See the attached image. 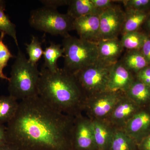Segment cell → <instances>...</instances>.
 Listing matches in <instances>:
<instances>
[{
  "mask_svg": "<svg viewBox=\"0 0 150 150\" xmlns=\"http://www.w3.org/2000/svg\"><path fill=\"white\" fill-rule=\"evenodd\" d=\"M67 14L74 19L90 14L100 15L102 11L96 8L91 0H69Z\"/></svg>",
  "mask_w": 150,
  "mask_h": 150,
  "instance_id": "obj_18",
  "label": "cell"
},
{
  "mask_svg": "<svg viewBox=\"0 0 150 150\" xmlns=\"http://www.w3.org/2000/svg\"><path fill=\"white\" fill-rule=\"evenodd\" d=\"M126 9L149 11L150 0H125L121 1Z\"/></svg>",
  "mask_w": 150,
  "mask_h": 150,
  "instance_id": "obj_27",
  "label": "cell"
},
{
  "mask_svg": "<svg viewBox=\"0 0 150 150\" xmlns=\"http://www.w3.org/2000/svg\"><path fill=\"white\" fill-rule=\"evenodd\" d=\"M94 139L98 150H109L115 129L107 120H91Z\"/></svg>",
  "mask_w": 150,
  "mask_h": 150,
  "instance_id": "obj_14",
  "label": "cell"
},
{
  "mask_svg": "<svg viewBox=\"0 0 150 150\" xmlns=\"http://www.w3.org/2000/svg\"><path fill=\"white\" fill-rule=\"evenodd\" d=\"M5 33L1 32L0 34V79L9 81L10 78L4 74V69L8 65V61L11 58H14L8 47L4 43V39Z\"/></svg>",
  "mask_w": 150,
  "mask_h": 150,
  "instance_id": "obj_25",
  "label": "cell"
},
{
  "mask_svg": "<svg viewBox=\"0 0 150 150\" xmlns=\"http://www.w3.org/2000/svg\"><path fill=\"white\" fill-rule=\"evenodd\" d=\"M26 51L28 54V61L33 65L38 64L37 63L43 55V50L42 48V42L38 38L32 35L30 43H25Z\"/></svg>",
  "mask_w": 150,
  "mask_h": 150,
  "instance_id": "obj_24",
  "label": "cell"
},
{
  "mask_svg": "<svg viewBox=\"0 0 150 150\" xmlns=\"http://www.w3.org/2000/svg\"><path fill=\"white\" fill-rule=\"evenodd\" d=\"M121 62L128 69L135 74L150 66L140 50L128 51Z\"/></svg>",
  "mask_w": 150,
  "mask_h": 150,
  "instance_id": "obj_21",
  "label": "cell"
},
{
  "mask_svg": "<svg viewBox=\"0 0 150 150\" xmlns=\"http://www.w3.org/2000/svg\"><path fill=\"white\" fill-rule=\"evenodd\" d=\"M91 1L96 7L102 11L114 6L113 3L115 1L111 0H91Z\"/></svg>",
  "mask_w": 150,
  "mask_h": 150,
  "instance_id": "obj_31",
  "label": "cell"
},
{
  "mask_svg": "<svg viewBox=\"0 0 150 150\" xmlns=\"http://www.w3.org/2000/svg\"><path fill=\"white\" fill-rule=\"evenodd\" d=\"M125 12L114 5L103 11L100 14V28L101 39L118 38L122 31Z\"/></svg>",
  "mask_w": 150,
  "mask_h": 150,
  "instance_id": "obj_9",
  "label": "cell"
},
{
  "mask_svg": "<svg viewBox=\"0 0 150 150\" xmlns=\"http://www.w3.org/2000/svg\"></svg>",
  "mask_w": 150,
  "mask_h": 150,
  "instance_id": "obj_38",
  "label": "cell"
},
{
  "mask_svg": "<svg viewBox=\"0 0 150 150\" xmlns=\"http://www.w3.org/2000/svg\"><path fill=\"white\" fill-rule=\"evenodd\" d=\"M18 48L17 55L11 67L8 91L9 95L22 100L38 96L40 71L38 64L30 63L24 53Z\"/></svg>",
  "mask_w": 150,
  "mask_h": 150,
  "instance_id": "obj_3",
  "label": "cell"
},
{
  "mask_svg": "<svg viewBox=\"0 0 150 150\" xmlns=\"http://www.w3.org/2000/svg\"><path fill=\"white\" fill-rule=\"evenodd\" d=\"M71 143V150H98L89 118L81 114L75 117Z\"/></svg>",
  "mask_w": 150,
  "mask_h": 150,
  "instance_id": "obj_8",
  "label": "cell"
},
{
  "mask_svg": "<svg viewBox=\"0 0 150 150\" xmlns=\"http://www.w3.org/2000/svg\"><path fill=\"white\" fill-rule=\"evenodd\" d=\"M124 93L140 107H146L149 105L150 87L136 79Z\"/></svg>",
  "mask_w": 150,
  "mask_h": 150,
  "instance_id": "obj_16",
  "label": "cell"
},
{
  "mask_svg": "<svg viewBox=\"0 0 150 150\" xmlns=\"http://www.w3.org/2000/svg\"><path fill=\"white\" fill-rule=\"evenodd\" d=\"M0 150H20L16 145L7 143L0 146Z\"/></svg>",
  "mask_w": 150,
  "mask_h": 150,
  "instance_id": "obj_34",
  "label": "cell"
},
{
  "mask_svg": "<svg viewBox=\"0 0 150 150\" xmlns=\"http://www.w3.org/2000/svg\"><path fill=\"white\" fill-rule=\"evenodd\" d=\"M74 118L57 110L38 95L23 100L6 126L8 143L20 150H71Z\"/></svg>",
  "mask_w": 150,
  "mask_h": 150,
  "instance_id": "obj_1",
  "label": "cell"
},
{
  "mask_svg": "<svg viewBox=\"0 0 150 150\" xmlns=\"http://www.w3.org/2000/svg\"><path fill=\"white\" fill-rule=\"evenodd\" d=\"M18 100L8 96H0V124L8 123L15 116L19 106Z\"/></svg>",
  "mask_w": 150,
  "mask_h": 150,
  "instance_id": "obj_19",
  "label": "cell"
},
{
  "mask_svg": "<svg viewBox=\"0 0 150 150\" xmlns=\"http://www.w3.org/2000/svg\"><path fill=\"white\" fill-rule=\"evenodd\" d=\"M5 10L4 9L0 8V31L12 38L18 48L16 25L12 22L8 16L5 13Z\"/></svg>",
  "mask_w": 150,
  "mask_h": 150,
  "instance_id": "obj_26",
  "label": "cell"
},
{
  "mask_svg": "<svg viewBox=\"0 0 150 150\" xmlns=\"http://www.w3.org/2000/svg\"><path fill=\"white\" fill-rule=\"evenodd\" d=\"M43 67L51 72H55L59 69L57 65L58 59L64 57V50L60 44L51 42L50 46L46 47L43 51Z\"/></svg>",
  "mask_w": 150,
  "mask_h": 150,
  "instance_id": "obj_20",
  "label": "cell"
},
{
  "mask_svg": "<svg viewBox=\"0 0 150 150\" xmlns=\"http://www.w3.org/2000/svg\"><path fill=\"white\" fill-rule=\"evenodd\" d=\"M98 61L75 74V77L86 97L107 90L111 67Z\"/></svg>",
  "mask_w": 150,
  "mask_h": 150,
  "instance_id": "obj_6",
  "label": "cell"
},
{
  "mask_svg": "<svg viewBox=\"0 0 150 150\" xmlns=\"http://www.w3.org/2000/svg\"><path fill=\"white\" fill-rule=\"evenodd\" d=\"M123 94V92L106 90L86 97L83 105L90 119L107 120Z\"/></svg>",
  "mask_w": 150,
  "mask_h": 150,
  "instance_id": "obj_7",
  "label": "cell"
},
{
  "mask_svg": "<svg viewBox=\"0 0 150 150\" xmlns=\"http://www.w3.org/2000/svg\"><path fill=\"white\" fill-rule=\"evenodd\" d=\"M100 15L90 14L74 20L73 30L79 38L97 43L101 40L100 28Z\"/></svg>",
  "mask_w": 150,
  "mask_h": 150,
  "instance_id": "obj_11",
  "label": "cell"
},
{
  "mask_svg": "<svg viewBox=\"0 0 150 150\" xmlns=\"http://www.w3.org/2000/svg\"><path fill=\"white\" fill-rule=\"evenodd\" d=\"M135 79L150 87V66L145 67L136 74Z\"/></svg>",
  "mask_w": 150,
  "mask_h": 150,
  "instance_id": "obj_28",
  "label": "cell"
},
{
  "mask_svg": "<svg viewBox=\"0 0 150 150\" xmlns=\"http://www.w3.org/2000/svg\"><path fill=\"white\" fill-rule=\"evenodd\" d=\"M137 143L150 134V107H142L122 129Z\"/></svg>",
  "mask_w": 150,
  "mask_h": 150,
  "instance_id": "obj_10",
  "label": "cell"
},
{
  "mask_svg": "<svg viewBox=\"0 0 150 150\" xmlns=\"http://www.w3.org/2000/svg\"><path fill=\"white\" fill-rule=\"evenodd\" d=\"M135 80L133 73L125 67L121 61H118L111 67L107 90L124 93Z\"/></svg>",
  "mask_w": 150,
  "mask_h": 150,
  "instance_id": "obj_13",
  "label": "cell"
},
{
  "mask_svg": "<svg viewBox=\"0 0 150 150\" xmlns=\"http://www.w3.org/2000/svg\"><path fill=\"white\" fill-rule=\"evenodd\" d=\"M138 150H150V134L138 144Z\"/></svg>",
  "mask_w": 150,
  "mask_h": 150,
  "instance_id": "obj_33",
  "label": "cell"
},
{
  "mask_svg": "<svg viewBox=\"0 0 150 150\" xmlns=\"http://www.w3.org/2000/svg\"><path fill=\"white\" fill-rule=\"evenodd\" d=\"M40 2L44 6L57 9L59 6L68 5L69 0H42Z\"/></svg>",
  "mask_w": 150,
  "mask_h": 150,
  "instance_id": "obj_29",
  "label": "cell"
},
{
  "mask_svg": "<svg viewBox=\"0 0 150 150\" xmlns=\"http://www.w3.org/2000/svg\"><path fill=\"white\" fill-rule=\"evenodd\" d=\"M149 11L126 9L125 20L121 33L122 35L127 33L139 31L144 24Z\"/></svg>",
  "mask_w": 150,
  "mask_h": 150,
  "instance_id": "obj_17",
  "label": "cell"
},
{
  "mask_svg": "<svg viewBox=\"0 0 150 150\" xmlns=\"http://www.w3.org/2000/svg\"><path fill=\"white\" fill-rule=\"evenodd\" d=\"M144 25H145L146 29L147 30L149 33H148V34H150V11L149 12L147 18L145 22Z\"/></svg>",
  "mask_w": 150,
  "mask_h": 150,
  "instance_id": "obj_35",
  "label": "cell"
},
{
  "mask_svg": "<svg viewBox=\"0 0 150 150\" xmlns=\"http://www.w3.org/2000/svg\"><path fill=\"white\" fill-rule=\"evenodd\" d=\"M109 150H138L137 143L122 129H115Z\"/></svg>",
  "mask_w": 150,
  "mask_h": 150,
  "instance_id": "obj_22",
  "label": "cell"
},
{
  "mask_svg": "<svg viewBox=\"0 0 150 150\" xmlns=\"http://www.w3.org/2000/svg\"><path fill=\"white\" fill-rule=\"evenodd\" d=\"M150 66V35L145 33L144 41L141 50Z\"/></svg>",
  "mask_w": 150,
  "mask_h": 150,
  "instance_id": "obj_30",
  "label": "cell"
},
{
  "mask_svg": "<svg viewBox=\"0 0 150 150\" xmlns=\"http://www.w3.org/2000/svg\"><path fill=\"white\" fill-rule=\"evenodd\" d=\"M62 46L64 69L72 74L98 61L97 43L70 35L64 38Z\"/></svg>",
  "mask_w": 150,
  "mask_h": 150,
  "instance_id": "obj_4",
  "label": "cell"
},
{
  "mask_svg": "<svg viewBox=\"0 0 150 150\" xmlns=\"http://www.w3.org/2000/svg\"><path fill=\"white\" fill-rule=\"evenodd\" d=\"M142 108L127 97L123 93L107 120L115 129H122Z\"/></svg>",
  "mask_w": 150,
  "mask_h": 150,
  "instance_id": "obj_12",
  "label": "cell"
},
{
  "mask_svg": "<svg viewBox=\"0 0 150 150\" xmlns=\"http://www.w3.org/2000/svg\"><path fill=\"white\" fill-rule=\"evenodd\" d=\"M98 60L103 63L113 65L118 62L123 48L118 38L101 39L97 43Z\"/></svg>",
  "mask_w": 150,
  "mask_h": 150,
  "instance_id": "obj_15",
  "label": "cell"
},
{
  "mask_svg": "<svg viewBox=\"0 0 150 150\" xmlns=\"http://www.w3.org/2000/svg\"><path fill=\"white\" fill-rule=\"evenodd\" d=\"M74 19L68 14L59 13L57 9L43 6L31 12L29 22L31 27L53 35L66 38L73 30Z\"/></svg>",
  "mask_w": 150,
  "mask_h": 150,
  "instance_id": "obj_5",
  "label": "cell"
},
{
  "mask_svg": "<svg viewBox=\"0 0 150 150\" xmlns=\"http://www.w3.org/2000/svg\"><path fill=\"white\" fill-rule=\"evenodd\" d=\"M145 36V33L139 31L127 33L122 35L121 41L124 49L139 51L144 44Z\"/></svg>",
  "mask_w": 150,
  "mask_h": 150,
  "instance_id": "obj_23",
  "label": "cell"
},
{
  "mask_svg": "<svg viewBox=\"0 0 150 150\" xmlns=\"http://www.w3.org/2000/svg\"><path fill=\"white\" fill-rule=\"evenodd\" d=\"M6 2L5 1L0 0V8L6 9Z\"/></svg>",
  "mask_w": 150,
  "mask_h": 150,
  "instance_id": "obj_36",
  "label": "cell"
},
{
  "mask_svg": "<svg viewBox=\"0 0 150 150\" xmlns=\"http://www.w3.org/2000/svg\"><path fill=\"white\" fill-rule=\"evenodd\" d=\"M38 95L63 113L76 117L81 114L85 96L74 75L64 68L40 71Z\"/></svg>",
  "mask_w": 150,
  "mask_h": 150,
  "instance_id": "obj_2",
  "label": "cell"
},
{
  "mask_svg": "<svg viewBox=\"0 0 150 150\" xmlns=\"http://www.w3.org/2000/svg\"><path fill=\"white\" fill-rule=\"evenodd\" d=\"M7 143L6 126L0 124V146Z\"/></svg>",
  "mask_w": 150,
  "mask_h": 150,
  "instance_id": "obj_32",
  "label": "cell"
},
{
  "mask_svg": "<svg viewBox=\"0 0 150 150\" xmlns=\"http://www.w3.org/2000/svg\"><path fill=\"white\" fill-rule=\"evenodd\" d=\"M149 106L150 107V103L149 105Z\"/></svg>",
  "mask_w": 150,
  "mask_h": 150,
  "instance_id": "obj_37",
  "label": "cell"
}]
</instances>
